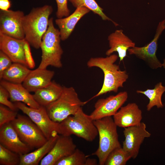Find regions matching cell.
Wrapping results in <instances>:
<instances>
[{
  "instance_id": "1",
  "label": "cell",
  "mask_w": 165,
  "mask_h": 165,
  "mask_svg": "<svg viewBox=\"0 0 165 165\" xmlns=\"http://www.w3.org/2000/svg\"><path fill=\"white\" fill-rule=\"evenodd\" d=\"M118 57V55L112 54L105 57L91 58L88 61L87 65L88 67L98 68L104 74L101 88L90 100L108 92L117 93L119 88L123 87L129 75L126 71L121 70L119 66L115 64Z\"/></svg>"
},
{
  "instance_id": "2",
  "label": "cell",
  "mask_w": 165,
  "mask_h": 165,
  "mask_svg": "<svg viewBox=\"0 0 165 165\" xmlns=\"http://www.w3.org/2000/svg\"><path fill=\"white\" fill-rule=\"evenodd\" d=\"M53 11L52 6L46 5L33 8L24 17L23 26L25 39L35 49L40 48L42 38L48 28L49 16Z\"/></svg>"
},
{
  "instance_id": "3",
  "label": "cell",
  "mask_w": 165,
  "mask_h": 165,
  "mask_svg": "<svg viewBox=\"0 0 165 165\" xmlns=\"http://www.w3.org/2000/svg\"><path fill=\"white\" fill-rule=\"evenodd\" d=\"M58 133L64 136L74 135L89 142L93 141L98 134L94 120L84 112L82 107L74 115L59 123Z\"/></svg>"
},
{
  "instance_id": "4",
  "label": "cell",
  "mask_w": 165,
  "mask_h": 165,
  "mask_svg": "<svg viewBox=\"0 0 165 165\" xmlns=\"http://www.w3.org/2000/svg\"><path fill=\"white\" fill-rule=\"evenodd\" d=\"M99 136L97 149L92 155L97 156L98 164L104 165L110 153L114 149L121 147L119 140L117 126L112 116L94 120Z\"/></svg>"
},
{
  "instance_id": "5",
  "label": "cell",
  "mask_w": 165,
  "mask_h": 165,
  "mask_svg": "<svg viewBox=\"0 0 165 165\" xmlns=\"http://www.w3.org/2000/svg\"><path fill=\"white\" fill-rule=\"evenodd\" d=\"M61 40L59 30L54 27L53 18L51 17L49 20L47 29L42 38L40 46L42 59L38 68L46 69L49 66L58 68L62 67L61 58L63 50L60 44Z\"/></svg>"
},
{
  "instance_id": "6",
  "label": "cell",
  "mask_w": 165,
  "mask_h": 165,
  "mask_svg": "<svg viewBox=\"0 0 165 165\" xmlns=\"http://www.w3.org/2000/svg\"><path fill=\"white\" fill-rule=\"evenodd\" d=\"M86 102L82 101L72 87H63L59 98L46 108L51 120L60 123L68 116L74 115Z\"/></svg>"
},
{
  "instance_id": "7",
  "label": "cell",
  "mask_w": 165,
  "mask_h": 165,
  "mask_svg": "<svg viewBox=\"0 0 165 165\" xmlns=\"http://www.w3.org/2000/svg\"><path fill=\"white\" fill-rule=\"evenodd\" d=\"M11 123L20 139L32 149L40 147L48 140L40 129L29 117L18 115Z\"/></svg>"
},
{
  "instance_id": "8",
  "label": "cell",
  "mask_w": 165,
  "mask_h": 165,
  "mask_svg": "<svg viewBox=\"0 0 165 165\" xmlns=\"http://www.w3.org/2000/svg\"><path fill=\"white\" fill-rule=\"evenodd\" d=\"M14 104L18 109L27 115L38 126L48 140L58 134L59 123L51 119L45 107L41 106L38 108H33L20 102H15Z\"/></svg>"
},
{
  "instance_id": "9",
  "label": "cell",
  "mask_w": 165,
  "mask_h": 165,
  "mask_svg": "<svg viewBox=\"0 0 165 165\" xmlns=\"http://www.w3.org/2000/svg\"><path fill=\"white\" fill-rule=\"evenodd\" d=\"M165 29V19L159 22L156 28L153 39L149 43L142 47H134L128 49L129 54L134 55L144 61L148 66L153 69L162 67V63L156 56L158 41L163 31Z\"/></svg>"
},
{
  "instance_id": "10",
  "label": "cell",
  "mask_w": 165,
  "mask_h": 165,
  "mask_svg": "<svg viewBox=\"0 0 165 165\" xmlns=\"http://www.w3.org/2000/svg\"><path fill=\"white\" fill-rule=\"evenodd\" d=\"M25 15L21 11H0V33L19 39H25L23 21Z\"/></svg>"
},
{
  "instance_id": "11",
  "label": "cell",
  "mask_w": 165,
  "mask_h": 165,
  "mask_svg": "<svg viewBox=\"0 0 165 165\" xmlns=\"http://www.w3.org/2000/svg\"><path fill=\"white\" fill-rule=\"evenodd\" d=\"M128 97L127 92L124 91L98 99L95 104L94 109L89 115L90 117L94 120L113 116L127 101Z\"/></svg>"
},
{
  "instance_id": "12",
  "label": "cell",
  "mask_w": 165,
  "mask_h": 165,
  "mask_svg": "<svg viewBox=\"0 0 165 165\" xmlns=\"http://www.w3.org/2000/svg\"><path fill=\"white\" fill-rule=\"evenodd\" d=\"M124 128L125 139L122 147L130 154L132 158L135 159L145 139L150 137L151 134L147 130L146 124L144 122L138 126Z\"/></svg>"
},
{
  "instance_id": "13",
  "label": "cell",
  "mask_w": 165,
  "mask_h": 165,
  "mask_svg": "<svg viewBox=\"0 0 165 165\" xmlns=\"http://www.w3.org/2000/svg\"><path fill=\"white\" fill-rule=\"evenodd\" d=\"M77 148L70 136L59 135L49 152L42 159L41 165H55L61 159L73 153Z\"/></svg>"
},
{
  "instance_id": "14",
  "label": "cell",
  "mask_w": 165,
  "mask_h": 165,
  "mask_svg": "<svg viewBox=\"0 0 165 165\" xmlns=\"http://www.w3.org/2000/svg\"><path fill=\"white\" fill-rule=\"evenodd\" d=\"M0 144L20 155L28 153L32 149L20 139L11 123L0 128Z\"/></svg>"
},
{
  "instance_id": "15",
  "label": "cell",
  "mask_w": 165,
  "mask_h": 165,
  "mask_svg": "<svg viewBox=\"0 0 165 165\" xmlns=\"http://www.w3.org/2000/svg\"><path fill=\"white\" fill-rule=\"evenodd\" d=\"M25 40L19 39L0 33V50L13 63L22 64L28 67L24 53Z\"/></svg>"
},
{
  "instance_id": "16",
  "label": "cell",
  "mask_w": 165,
  "mask_h": 165,
  "mask_svg": "<svg viewBox=\"0 0 165 165\" xmlns=\"http://www.w3.org/2000/svg\"><path fill=\"white\" fill-rule=\"evenodd\" d=\"M142 118V111L135 103L122 106L113 116L117 126L124 128L140 125Z\"/></svg>"
},
{
  "instance_id": "17",
  "label": "cell",
  "mask_w": 165,
  "mask_h": 165,
  "mask_svg": "<svg viewBox=\"0 0 165 165\" xmlns=\"http://www.w3.org/2000/svg\"><path fill=\"white\" fill-rule=\"evenodd\" d=\"M109 49L106 52L107 56L117 52L120 61L127 56V52L130 48L135 46V44L125 35L122 30H116L108 37Z\"/></svg>"
},
{
  "instance_id": "18",
  "label": "cell",
  "mask_w": 165,
  "mask_h": 165,
  "mask_svg": "<svg viewBox=\"0 0 165 165\" xmlns=\"http://www.w3.org/2000/svg\"><path fill=\"white\" fill-rule=\"evenodd\" d=\"M0 84L9 92L11 101L21 102L35 108H38L40 107L35 100L33 95L21 84L13 83L3 79L1 80Z\"/></svg>"
},
{
  "instance_id": "19",
  "label": "cell",
  "mask_w": 165,
  "mask_h": 165,
  "mask_svg": "<svg viewBox=\"0 0 165 165\" xmlns=\"http://www.w3.org/2000/svg\"><path fill=\"white\" fill-rule=\"evenodd\" d=\"M54 74L53 71L37 68L31 71L22 85L29 92H35L49 85Z\"/></svg>"
},
{
  "instance_id": "20",
  "label": "cell",
  "mask_w": 165,
  "mask_h": 165,
  "mask_svg": "<svg viewBox=\"0 0 165 165\" xmlns=\"http://www.w3.org/2000/svg\"><path fill=\"white\" fill-rule=\"evenodd\" d=\"M90 11L86 7H79L68 16L56 20L55 23L59 28L61 40H65L68 38L79 21Z\"/></svg>"
},
{
  "instance_id": "21",
  "label": "cell",
  "mask_w": 165,
  "mask_h": 165,
  "mask_svg": "<svg viewBox=\"0 0 165 165\" xmlns=\"http://www.w3.org/2000/svg\"><path fill=\"white\" fill-rule=\"evenodd\" d=\"M63 87L52 81L48 86L34 92L33 97L40 106L46 107L59 98L62 92Z\"/></svg>"
},
{
  "instance_id": "22",
  "label": "cell",
  "mask_w": 165,
  "mask_h": 165,
  "mask_svg": "<svg viewBox=\"0 0 165 165\" xmlns=\"http://www.w3.org/2000/svg\"><path fill=\"white\" fill-rule=\"evenodd\" d=\"M59 134L51 137L43 145L35 151L20 155V165H38L42 159L49 152L59 136Z\"/></svg>"
},
{
  "instance_id": "23",
  "label": "cell",
  "mask_w": 165,
  "mask_h": 165,
  "mask_svg": "<svg viewBox=\"0 0 165 165\" xmlns=\"http://www.w3.org/2000/svg\"><path fill=\"white\" fill-rule=\"evenodd\" d=\"M27 66L13 63L3 73L2 79L16 84L23 82L31 71Z\"/></svg>"
},
{
  "instance_id": "24",
  "label": "cell",
  "mask_w": 165,
  "mask_h": 165,
  "mask_svg": "<svg viewBox=\"0 0 165 165\" xmlns=\"http://www.w3.org/2000/svg\"><path fill=\"white\" fill-rule=\"evenodd\" d=\"M138 94H144L149 99V102L146 106V110L150 111L154 106L158 108H163L164 105L162 101V97L165 92V86H163L162 82L157 83L153 89H147L145 91L136 90Z\"/></svg>"
},
{
  "instance_id": "25",
  "label": "cell",
  "mask_w": 165,
  "mask_h": 165,
  "mask_svg": "<svg viewBox=\"0 0 165 165\" xmlns=\"http://www.w3.org/2000/svg\"><path fill=\"white\" fill-rule=\"evenodd\" d=\"M75 7H85L94 13L99 16L104 20L111 21L116 26L119 24L107 16L103 12V9L97 4L95 0H68Z\"/></svg>"
},
{
  "instance_id": "26",
  "label": "cell",
  "mask_w": 165,
  "mask_h": 165,
  "mask_svg": "<svg viewBox=\"0 0 165 165\" xmlns=\"http://www.w3.org/2000/svg\"><path fill=\"white\" fill-rule=\"evenodd\" d=\"M130 154L122 147L113 150L107 157L105 165H125L131 158Z\"/></svg>"
},
{
  "instance_id": "27",
  "label": "cell",
  "mask_w": 165,
  "mask_h": 165,
  "mask_svg": "<svg viewBox=\"0 0 165 165\" xmlns=\"http://www.w3.org/2000/svg\"><path fill=\"white\" fill-rule=\"evenodd\" d=\"M87 158L83 152L77 148L73 153L61 159L55 165H85Z\"/></svg>"
},
{
  "instance_id": "28",
  "label": "cell",
  "mask_w": 165,
  "mask_h": 165,
  "mask_svg": "<svg viewBox=\"0 0 165 165\" xmlns=\"http://www.w3.org/2000/svg\"><path fill=\"white\" fill-rule=\"evenodd\" d=\"M20 155L0 144V165H20Z\"/></svg>"
},
{
  "instance_id": "29",
  "label": "cell",
  "mask_w": 165,
  "mask_h": 165,
  "mask_svg": "<svg viewBox=\"0 0 165 165\" xmlns=\"http://www.w3.org/2000/svg\"><path fill=\"white\" fill-rule=\"evenodd\" d=\"M18 115L17 111L8 109L4 105H0V128L6 124L14 120Z\"/></svg>"
},
{
  "instance_id": "30",
  "label": "cell",
  "mask_w": 165,
  "mask_h": 165,
  "mask_svg": "<svg viewBox=\"0 0 165 165\" xmlns=\"http://www.w3.org/2000/svg\"><path fill=\"white\" fill-rule=\"evenodd\" d=\"M9 94L7 90L0 85V104L7 107L9 108L14 111L18 109L14 103L9 100Z\"/></svg>"
},
{
  "instance_id": "31",
  "label": "cell",
  "mask_w": 165,
  "mask_h": 165,
  "mask_svg": "<svg viewBox=\"0 0 165 165\" xmlns=\"http://www.w3.org/2000/svg\"><path fill=\"white\" fill-rule=\"evenodd\" d=\"M57 6V10L56 13L58 18L67 17L70 15V10L68 6V0H55Z\"/></svg>"
},
{
  "instance_id": "32",
  "label": "cell",
  "mask_w": 165,
  "mask_h": 165,
  "mask_svg": "<svg viewBox=\"0 0 165 165\" xmlns=\"http://www.w3.org/2000/svg\"><path fill=\"white\" fill-rule=\"evenodd\" d=\"M11 59L4 53L0 50V79L4 72L12 64Z\"/></svg>"
},
{
  "instance_id": "33",
  "label": "cell",
  "mask_w": 165,
  "mask_h": 165,
  "mask_svg": "<svg viewBox=\"0 0 165 165\" xmlns=\"http://www.w3.org/2000/svg\"><path fill=\"white\" fill-rule=\"evenodd\" d=\"M30 45L29 43L25 40L24 45V49L26 61L28 67L33 69L35 67V64L31 54Z\"/></svg>"
},
{
  "instance_id": "34",
  "label": "cell",
  "mask_w": 165,
  "mask_h": 165,
  "mask_svg": "<svg viewBox=\"0 0 165 165\" xmlns=\"http://www.w3.org/2000/svg\"><path fill=\"white\" fill-rule=\"evenodd\" d=\"M11 6L9 0H0V9L3 11L8 10Z\"/></svg>"
},
{
  "instance_id": "35",
  "label": "cell",
  "mask_w": 165,
  "mask_h": 165,
  "mask_svg": "<svg viewBox=\"0 0 165 165\" xmlns=\"http://www.w3.org/2000/svg\"><path fill=\"white\" fill-rule=\"evenodd\" d=\"M98 162L95 159L87 158L85 165H97Z\"/></svg>"
},
{
  "instance_id": "36",
  "label": "cell",
  "mask_w": 165,
  "mask_h": 165,
  "mask_svg": "<svg viewBox=\"0 0 165 165\" xmlns=\"http://www.w3.org/2000/svg\"><path fill=\"white\" fill-rule=\"evenodd\" d=\"M162 67L165 69V58L164 59L163 61V62L162 63Z\"/></svg>"
}]
</instances>
